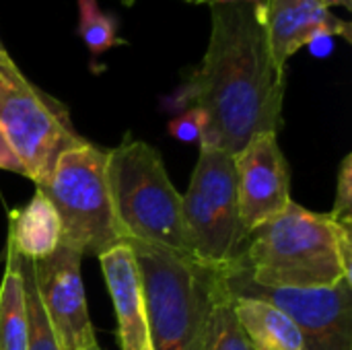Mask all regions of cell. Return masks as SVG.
<instances>
[{"label":"cell","mask_w":352,"mask_h":350,"mask_svg":"<svg viewBox=\"0 0 352 350\" xmlns=\"http://www.w3.org/2000/svg\"><path fill=\"white\" fill-rule=\"evenodd\" d=\"M338 225L352 229V155H346L340 163L336 177V200L332 212H328Z\"/></svg>","instance_id":"d6986e66"},{"label":"cell","mask_w":352,"mask_h":350,"mask_svg":"<svg viewBox=\"0 0 352 350\" xmlns=\"http://www.w3.org/2000/svg\"><path fill=\"white\" fill-rule=\"evenodd\" d=\"M107 182L124 241L192 258L184 231L182 194L171 184L155 146L126 134L118 146L107 149Z\"/></svg>","instance_id":"277c9868"},{"label":"cell","mask_w":352,"mask_h":350,"mask_svg":"<svg viewBox=\"0 0 352 350\" xmlns=\"http://www.w3.org/2000/svg\"><path fill=\"white\" fill-rule=\"evenodd\" d=\"M80 262L82 254L64 243H60L47 258L31 262L41 305L62 350H80L89 342H95Z\"/></svg>","instance_id":"30bf717a"},{"label":"cell","mask_w":352,"mask_h":350,"mask_svg":"<svg viewBox=\"0 0 352 350\" xmlns=\"http://www.w3.org/2000/svg\"><path fill=\"white\" fill-rule=\"evenodd\" d=\"M99 262L116 311L120 350H155L142 278L132 248L124 241L101 254Z\"/></svg>","instance_id":"7c38bea8"},{"label":"cell","mask_w":352,"mask_h":350,"mask_svg":"<svg viewBox=\"0 0 352 350\" xmlns=\"http://www.w3.org/2000/svg\"><path fill=\"white\" fill-rule=\"evenodd\" d=\"M0 281V350H27V293L19 254L6 241Z\"/></svg>","instance_id":"9a60e30c"},{"label":"cell","mask_w":352,"mask_h":350,"mask_svg":"<svg viewBox=\"0 0 352 350\" xmlns=\"http://www.w3.org/2000/svg\"><path fill=\"white\" fill-rule=\"evenodd\" d=\"M186 2H192V4H208L210 0H186Z\"/></svg>","instance_id":"484cf974"},{"label":"cell","mask_w":352,"mask_h":350,"mask_svg":"<svg viewBox=\"0 0 352 350\" xmlns=\"http://www.w3.org/2000/svg\"><path fill=\"white\" fill-rule=\"evenodd\" d=\"M208 4H252V6H260L262 0H210Z\"/></svg>","instance_id":"7402d4cb"},{"label":"cell","mask_w":352,"mask_h":350,"mask_svg":"<svg viewBox=\"0 0 352 350\" xmlns=\"http://www.w3.org/2000/svg\"><path fill=\"white\" fill-rule=\"evenodd\" d=\"M237 202L248 233L280 215L291 202V169L272 132L254 136L237 155Z\"/></svg>","instance_id":"9c48e42d"},{"label":"cell","mask_w":352,"mask_h":350,"mask_svg":"<svg viewBox=\"0 0 352 350\" xmlns=\"http://www.w3.org/2000/svg\"><path fill=\"white\" fill-rule=\"evenodd\" d=\"M208 350H254L235 320L233 301L227 289L221 293L212 309L210 330H208Z\"/></svg>","instance_id":"ac0fdd59"},{"label":"cell","mask_w":352,"mask_h":350,"mask_svg":"<svg viewBox=\"0 0 352 350\" xmlns=\"http://www.w3.org/2000/svg\"><path fill=\"white\" fill-rule=\"evenodd\" d=\"M258 14L272 60L280 68H287V62L320 33L340 35L352 43L351 23L334 14L322 0H262Z\"/></svg>","instance_id":"8fae6325"},{"label":"cell","mask_w":352,"mask_h":350,"mask_svg":"<svg viewBox=\"0 0 352 350\" xmlns=\"http://www.w3.org/2000/svg\"><path fill=\"white\" fill-rule=\"evenodd\" d=\"M52 202L62 243L82 256H101L124 243L107 182V149L93 142L68 149L52 167L50 175L35 184Z\"/></svg>","instance_id":"5b68a950"},{"label":"cell","mask_w":352,"mask_h":350,"mask_svg":"<svg viewBox=\"0 0 352 350\" xmlns=\"http://www.w3.org/2000/svg\"><path fill=\"white\" fill-rule=\"evenodd\" d=\"M328 8H336V6H342L346 10H352V0H322Z\"/></svg>","instance_id":"603a6c76"},{"label":"cell","mask_w":352,"mask_h":350,"mask_svg":"<svg viewBox=\"0 0 352 350\" xmlns=\"http://www.w3.org/2000/svg\"><path fill=\"white\" fill-rule=\"evenodd\" d=\"M2 262H4V252L0 254V266H2Z\"/></svg>","instance_id":"83f0119b"},{"label":"cell","mask_w":352,"mask_h":350,"mask_svg":"<svg viewBox=\"0 0 352 350\" xmlns=\"http://www.w3.org/2000/svg\"><path fill=\"white\" fill-rule=\"evenodd\" d=\"M204 126H206V120H204L202 111L196 109V107H190L186 111H179V116L173 118L167 124V130L177 140H188V142L196 140V142H200V138L204 134Z\"/></svg>","instance_id":"ffe728a7"},{"label":"cell","mask_w":352,"mask_h":350,"mask_svg":"<svg viewBox=\"0 0 352 350\" xmlns=\"http://www.w3.org/2000/svg\"><path fill=\"white\" fill-rule=\"evenodd\" d=\"M0 169L4 171H12V173H19V175H25L27 177V171H25V165L21 163V159L16 157L14 149L10 146L6 134L2 132L0 128Z\"/></svg>","instance_id":"44dd1931"},{"label":"cell","mask_w":352,"mask_h":350,"mask_svg":"<svg viewBox=\"0 0 352 350\" xmlns=\"http://www.w3.org/2000/svg\"><path fill=\"white\" fill-rule=\"evenodd\" d=\"M223 274L231 297L262 299L287 314L299 328L305 350H352V281L328 289H270L256 285L241 262Z\"/></svg>","instance_id":"ba28073f"},{"label":"cell","mask_w":352,"mask_h":350,"mask_svg":"<svg viewBox=\"0 0 352 350\" xmlns=\"http://www.w3.org/2000/svg\"><path fill=\"white\" fill-rule=\"evenodd\" d=\"M241 266L270 289H328L352 281V229L291 202L250 233Z\"/></svg>","instance_id":"7a4b0ae2"},{"label":"cell","mask_w":352,"mask_h":350,"mask_svg":"<svg viewBox=\"0 0 352 350\" xmlns=\"http://www.w3.org/2000/svg\"><path fill=\"white\" fill-rule=\"evenodd\" d=\"M80 350H101V349H99V344H97V340H95V342H89L87 347H82Z\"/></svg>","instance_id":"d4e9b609"},{"label":"cell","mask_w":352,"mask_h":350,"mask_svg":"<svg viewBox=\"0 0 352 350\" xmlns=\"http://www.w3.org/2000/svg\"><path fill=\"white\" fill-rule=\"evenodd\" d=\"M136 258L155 350H208V330L225 274L167 250L126 241Z\"/></svg>","instance_id":"3957f363"},{"label":"cell","mask_w":352,"mask_h":350,"mask_svg":"<svg viewBox=\"0 0 352 350\" xmlns=\"http://www.w3.org/2000/svg\"><path fill=\"white\" fill-rule=\"evenodd\" d=\"M184 231L196 262L229 270L245 254L250 233L241 225L233 155L200 146L188 192L182 196Z\"/></svg>","instance_id":"8992f818"},{"label":"cell","mask_w":352,"mask_h":350,"mask_svg":"<svg viewBox=\"0 0 352 350\" xmlns=\"http://www.w3.org/2000/svg\"><path fill=\"white\" fill-rule=\"evenodd\" d=\"M12 58H10V54L6 52V47L2 45V41H0V64H6V62H10Z\"/></svg>","instance_id":"cb8c5ba5"},{"label":"cell","mask_w":352,"mask_h":350,"mask_svg":"<svg viewBox=\"0 0 352 350\" xmlns=\"http://www.w3.org/2000/svg\"><path fill=\"white\" fill-rule=\"evenodd\" d=\"M6 241L21 258L31 262L43 260L56 252L62 243V227L43 192L35 190L33 198L23 208L10 212Z\"/></svg>","instance_id":"4fadbf2b"},{"label":"cell","mask_w":352,"mask_h":350,"mask_svg":"<svg viewBox=\"0 0 352 350\" xmlns=\"http://www.w3.org/2000/svg\"><path fill=\"white\" fill-rule=\"evenodd\" d=\"M239 328L254 350H305L295 322L278 307L252 297H231Z\"/></svg>","instance_id":"5bb4252c"},{"label":"cell","mask_w":352,"mask_h":350,"mask_svg":"<svg viewBox=\"0 0 352 350\" xmlns=\"http://www.w3.org/2000/svg\"><path fill=\"white\" fill-rule=\"evenodd\" d=\"M21 272L25 281V293H27V350H62V344L47 320V314L41 305L37 287H35V276H33V266L31 260L21 258Z\"/></svg>","instance_id":"e0dca14e"},{"label":"cell","mask_w":352,"mask_h":350,"mask_svg":"<svg viewBox=\"0 0 352 350\" xmlns=\"http://www.w3.org/2000/svg\"><path fill=\"white\" fill-rule=\"evenodd\" d=\"M0 128L33 184L50 175L62 153L87 142L68 109L35 87L12 60L0 64Z\"/></svg>","instance_id":"52a82bcc"},{"label":"cell","mask_w":352,"mask_h":350,"mask_svg":"<svg viewBox=\"0 0 352 350\" xmlns=\"http://www.w3.org/2000/svg\"><path fill=\"white\" fill-rule=\"evenodd\" d=\"M78 27L76 33L85 41L93 58L109 52L111 47L124 45L126 41L118 35V19L99 6V0H76Z\"/></svg>","instance_id":"2e32d148"},{"label":"cell","mask_w":352,"mask_h":350,"mask_svg":"<svg viewBox=\"0 0 352 350\" xmlns=\"http://www.w3.org/2000/svg\"><path fill=\"white\" fill-rule=\"evenodd\" d=\"M120 2H122V4H126V6H132V4H134L136 0H120Z\"/></svg>","instance_id":"4316f807"},{"label":"cell","mask_w":352,"mask_h":350,"mask_svg":"<svg viewBox=\"0 0 352 350\" xmlns=\"http://www.w3.org/2000/svg\"><path fill=\"white\" fill-rule=\"evenodd\" d=\"M287 68L268 50L258 6L210 4V37L202 62L167 97L169 111L196 107L206 126L200 146L237 155L254 136L283 126Z\"/></svg>","instance_id":"6da1fadb"}]
</instances>
